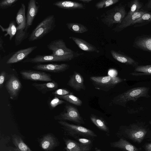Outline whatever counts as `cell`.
Here are the masks:
<instances>
[{"label":"cell","instance_id":"obj_1","mask_svg":"<svg viewBox=\"0 0 151 151\" xmlns=\"http://www.w3.org/2000/svg\"><path fill=\"white\" fill-rule=\"evenodd\" d=\"M149 88L141 87L129 89L114 97L111 100L112 104L125 107L127 103L132 101H136L141 97L149 98Z\"/></svg>","mask_w":151,"mask_h":151},{"label":"cell","instance_id":"obj_2","mask_svg":"<svg viewBox=\"0 0 151 151\" xmlns=\"http://www.w3.org/2000/svg\"><path fill=\"white\" fill-rule=\"evenodd\" d=\"M125 6L120 3L111 9L105 12L100 16L101 22L111 28L115 24L121 23L126 16Z\"/></svg>","mask_w":151,"mask_h":151},{"label":"cell","instance_id":"obj_3","mask_svg":"<svg viewBox=\"0 0 151 151\" xmlns=\"http://www.w3.org/2000/svg\"><path fill=\"white\" fill-rule=\"evenodd\" d=\"M56 26L54 15L51 14L47 16L32 31L28 38L29 41H33L42 38L54 30Z\"/></svg>","mask_w":151,"mask_h":151},{"label":"cell","instance_id":"obj_4","mask_svg":"<svg viewBox=\"0 0 151 151\" xmlns=\"http://www.w3.org/2000/svg\"><path fill=\"white\" fill-rule=\"evenodd\" d=\"M58 123L66 135L74 138L79 137L93 139L97 136L92 130L82 126L70 124L64 121H58Z\"/></svg>","mask_w":151,"mask_h":151},{"label":"cell","instance_id":"obj_5","mask_svg":"<svg viewBox=\"0 0 151 151\" xmlns=\"http://www.w3.org/2000/svg\"><path fill=\"white\" fill-rule=\"evenodd\" d=\"M48 49L52 52V55L60 57H68L73 59L84 53L74 51L68 48L64 40L58 39L52 40L47 45Z\"/></svg>","mask_w":151,"mask_h":151},{"label":"cell","instance_id":"obj_6","mask_svg":"<svg viewBox=\"0 0 151 151\" xmlns=\"http://www.w3.org/2000/svg\"><path fill=\"white\" fill-rule=\"evenodd\" d=\"M95 88L105 91H108L117 84L125 80L118 77L109 76H91L90 78Z\"/></svg>","mask_w":151,"mask_h":151},{"label":"cell","instance_id":"obj_7","mask_svg":"<svg viewBox=\"0 0 151 151\" xmlns=\"http://www.w3.org/2000/svg\"><path fill=\"white\" fill-rule=\"evenodd\" d=\"M147 133V130L142 127L135 124L128 127H120L117 133V135H122L138 143H141Z\"/></svg>","mask_w":151,"mask_h":151},{"label":"cell","instance_id":"obj_8","mask_svg":"<svg viewBox=\"0 0 151 151\" xmlns=\"http://www.w3.org/2000/svg\"><path fill=\"white\" fill-rule=\"evenodd\" d=\"M56 120L70 121L78 124H83L85 122L78 109L68 104L66 105L63 111L54 117Z\"/></svg>","mask_w":151,"mask_h":151},{"label":"cell","instance_id":"obj_9","mask_svg":"<svg viewBox=\"0 0 151 151\" xmlns=\"http://www.w3.org/2000/svg\"><path fill=\"white\" fill-rule=\"evenodd\" d=\"M24 80L33 81L50 82L52 80L51 76L44 71L31 70H23L20 71Z\"/></svg>","mask_w":151,"mask_h":151},{"label":"cell","instance_id":"obj_10","mask_svg":"<svg viewBox=\"0 0 151 151\" xmlns=\"http://www.w3.org/2000/svg\"><path fill=\"white\" fill-rule=\"evenodd\" d=\"M73 59L70 57H60L51 54L49 55H37L32 58H28L22 61L23 63H43L68 61Z\"/></svg>","mask_w":151,"mask_h":151},{"label":"cell","instance_id":"obj_11","mask_svg":"<svg viewBox=\"0 0 151 151\" xmlns=\"http://www.w3.org/2000/svg\"><path fill=\"white\" fill-rule=\"evenodd\" d=\"M5 87L11 99L17 98L22 87V84L19 79L14 74L9 75L6 81Z\"/></svg>","mask_w":151,"mask_h":151},{"label":"cell","instance_id":"obj_12","mask_svg":"<svg viewBox=\"0 0 151 151\" xmlns=\"http://www.w3.org/2000/svg\"><path fill=\"white\" fill-rule=\"evenodd\" d=\"M39 142L40 147L45 151H52L60 145L58 139L51 133L44 135Z\"/></svg>","mask_w":151,"mask_h":151},{"label":"cell","instance_id":"obj_13","mask_svg":"<svg viewBox=\"0 0 151 151\" xmlns=\"http://www.w3.org/2000/svg\"><path fill=\"white\" fill-rule=\"evenodd\" d=\"M69 67V65L66 63H50L37 64L34 66L32 68L38 70L59 73L65 71Z\"/></svg>","mask_w":151,"mask_h":151},{"label":"cell","instance_id":"obj_14","mask_svg":"<svg viewBox=\"0 0 151 151\" xmlns=\"http://www.w3.org/2000/svg\"><path fill=\"white\" fill-rule=\"evenodd\" d=\"M40 7L36 0H30L28 3L26 16V26L24 30L27 31L32 26L37 14Z\"/></svg>","mask_w":151,"mask_h":151},{"label":"cell","instance_id":"obj_15","mask_svg":"<svg viewBox=\"0 0 151 151\" xmlns=\"http://www.w3.org/2000/svg\"><path fill=\"white\" fill-rule=\"evenodd\" d=\"M37 47V46H35L18 50L8 60L6 63L8 64H13L23 60Z\"/></svg>","mask_w":151,"mask_h":151},{"label":"cell","instance_id":"obj_16","mask_svg":"<svg viewBox=\"0 0 151 151\" xmlns=\"http://www.w3.org/2000/svg\"><path fill=\"white\" fill-rule=\"evenodd\" d=\"M146 12L145 11H139L129 17H125L122 22L119 24H117L115 27L112 29V30L116 32H119L122 31L126 27L132 25L134 21L141 17Z\"/></svg>","mask_w":151,"mask_h":151},{"label":"cell","instance_id":"obj_17","mask_svg":"<svg viewBox=\"0 0 151 151\" xmlns=\"http://www.w3.org/2000/svg\"><path fill=\"white\" fill-rule=\"evenodd\" d=\"M69 77L67 83L68 85L76 91L85 90L84 78L79 73L74 71L73 74Z\"/></svg>","mask_w":151,"mask_h":151},{"label":"cell","instance_id":"obj_18","mask_svg":"<svg viewBox=\"0 0 151 151\" xmlns=\"http://www.w3.org/2000/svg\"><path fill=\"white\" fill-rule=\"evenodd\" d=\"M53 5L58 8L69 10H85L86 6L81 3L69 1H58L54 2Z\"/></svg>","mask_w":151,"mask_h":151},{"label":"cell","instance_id":"obj_19","mask_svg":"<svg viewBox=\"0 0 151 151\" xmlns=\"http://www.w3.org/2000/svg\"><path fill=\"white\" fill-rule=\"evenodd\" d=\"M69 39L72 40L81 50L87 52L99 53L100 51L95 46L80 38L70 36Z\"/></svg>","mask_w":151,"mask_h":151},{"label":"cell","instance_id":"obj_20","mask_svg":"<svg viewBox=\"0 0 151 151\" xmlns=\"http://www.w3.org/2000/svg\"><path fill=\"white\" fill-rule=\"evenodd\" d=\"M12 139L14 147H9L8 151H33L19 135L16 134L12 135Z\"/></svg>","mask_w":151,"mask_h":151},{"label":"cell","instance_id":"obj_21","mask_svg":"<svg viewBox=\"0 0 151 151\" xmlns=\"http://www.w3.org/2000/svg\"><path fill=\"white\" fill-rule=\"evenodd\" d=\"M110 53L112 57L116 61L121 63L134 66L138 65V62L131 58L125 55L120 51L111 50Z\"/></svg>","mask_w":151,"mask_h":151},{"label":"cell","instance_id":"obj_22","mask_svg":"<svg viewBox=\"0 0 151 151\" xmlns=\"http://www.w3.org/2000/svg\"><path fill=\"white\" fill-rule=\"evenodd\" d=\"M32 85L42 94H45L49 92L55 91L58 87V83L53 80L44 83H32Z\"/></svg>","mask_w":151,"mask_h":151},{"label":"cell","instance_id":"obj_23","mask_svg":"<svg viewBox=\"0 0 151 151\" xmlns=\"http://www.w3.org/2000/svg\"><path fill=\"white\" fill-rule=\"evenodd\" d=\"M134 45L138 48L151 52V35L142 36L137 37Z\"/></svg>","mask_w":151,"mask_h":151},{"label":"cell","instance_id":"obj_24","mask_svg":"<svg viewBox=\"0 0 151 151\" xmlns=\"http://www.w3.org/2000/svg\"><path fill=\"white\" fill-rule=\"evenodd\" d=\"M110 145L112 147L118 148L124 151H139L135 146L122 138L117 141L110 142Z\"/></svg>","mask_w":151,"mask_h":151},{"label":"cell","instance_id":"obj_25","mask_svg":"<svg viewBox=\"0 0 151 151\" xmlns=\"http://www.w3.org/2000/svg\"><path fill=\"white\" fill-rule=\"evenodd\" d=\"M90 118L93 123L99 129L105 132L107 136H109V129L106 121L103 118L94 114H91Z\"/></svg>","mask_w":151,"mask_h":151},{"label":"cell","instance_id":"obj_26","mask_svg":"<svg viewBox=\"0 0 151 151\" xmlns=\"http://www.w3.org/2000/svg\"><path fill=\"white\" fill-rule=\"evenodd\" d=\"M26 7L25 4L22 3L17 13L16 20L17 26V30H24L26 27V18L25 17Z\"/></svg>","mask_w":151,"mask_h":151},{"label":"cell","instance_id":"obj_27","mask_svg":"<svg viewBox=\"0 0 151 151\" xmlns=\"http://www.w3.org/2000/svg\"><path fill=\"white\" fill-rule=\"evenodd\" d=\"M66 25L69 30L76 33H83L88 30L86 26L81 23L69 22L66 23Z\"/></svg>","mask_w":151,"mask_h":151},{"label":"cell","instance_id":"obj_28","mask_svg":"<svg viewBox=\"0 0 151 151\" xmlns=\"http://www.w3.org/2000/svg\"><path fill=\"white\" fill-rule=\"evenodd\" d=\"M78 143L81 151H90L92 147L93 141L90 139L83 137H77L74 138Z\"/></svg>","mask_w":151,"mask_h":151},{"label":"cell","instance_id":"obj_29","mask_svg":"<svg viewBox=\"0 0 151 151\" xmlns=\"http://www.w3.org/2000/svg\"><path fill=\"white\" fill-rule=\"evenodd\" d=\"M0 28L2 32H6L4 35V37L9 35V40L10 41L15 35L17 31V26H16L15 21L14 20L10 22L7 27L4 28L0 24Z\"/></svg>","mask_w":151,"mask_h":151},{"label":"cell","instance_id":"obj_30","mask_svg":"<svg viewBox=\"0 0 151 151\" xmlns=\"http://www.w3.org/2000/svg\"><path fill=\"white\" fill-rule=\"evenodd\" d=\"M130 74L135 76L151 75V65L137 66Z\"/></svg>","mask_w":151,"mask_h":151},{"label":"cell","instance_id":"obj_31","mask_svg":"<svg viewBox=\"0 0 151 151\" xmlns=\"http://www.w3.org/2000/svg\"><path fill=\"white\" fill-rule=\"evenodd\" d=\"M65 147V151H81L78 143L73 140L64 138Z\"/></svg>","mask_w":151,"mask_h":151},{"label":"cell","instance_id":"obj_32","mask_svg":"<svg viewBox=\"0 0 151 151\" xmlns=\"http://www.w3.org/2000/svg\"><path fill=\"white\" fill-rule=\"evenodd\" d=\"M59 98L63 99L70 103L77 106H81L83 104L82 101L79 98L73 94H68L65 96L54 95Z\"/></svg>","mask_w":151,"mask_h":151},{"label":"cell","instance_id":"obj_33","mask_svg":"<svg viewBox=\"0 0 151 151\" xmlns=\"http://www.w3.org/2000/svg\"><path fill=\"white\" fill-rule=\"evenodd\" d=\"M29 32L24 30H17L15 35V44L16 46L20 45L29 36Z\"/></svg>","mask_w":151,"mask_h":151},{"label":"cell","instance_id":"obj_34","mask_svg":"<svg viewBox=\"0 0 151 151\" xmlns=\"http://www.w3.org/2000/svg\"><path fill=\"white\" fill-rule=\"evenodd\" d=\"M128 5L130 9L126 17H129L134 13L139 11L142 6L138 0L132 1L129 3Z\"/></svg>","mask_w":151,"mask_h":151},{"label":"cell","instance_id":"obj_35","mask_svg":"<svg viewBox=\"0 0 151 151\" xmlns=\"http://www.w3.org/2000/svg\"><path fill=\"white\" fill-rule=\"evenodd\" d=\"M119 1V0H102L96 3L95 4V7L98 9L106 8L117 3Z\"/></svg>","mask_w":151,"mask_h":151},{"label":"cell","instance_id":"obj_36","mask_svg":"<svg viewBox=\"0 0 151 151\" xmlns=\"http://www.w3.org/2000/svg\"><path fill=\"white\" fill-rule=\"evenodd\" d=\"M151 22V13L146 12L142 16L136 20L132 25L140 24L142 23H147Z\"/></svg>","mask_w":151,"mask_h":151},{"label":"cell","instance_id":"obj_37","mask_svg":"<svg viewBox=\"0 0 151 151\" xmlns=\"http://www.w3.org/2000/svg\"><path fill=\"white\" fill-rule=\"evenodd\" d=\"M18 1V0H1L0 1V9H5L11 7Z\"/></svg>","mask_w":151,"mask_h":151},{"label":"cell","instance_id":"obj_38","mask_svg":"<svg viewBox=\"0 0 151 151\" xmlns=\"http://www.w3.org/2000/svg\"><path fill=\"white\" fill-rule=\"evenodd\" d=\"M65 101L58 98L56 96L52 99L49 102V107L51 109H54L58 106L65 103Z\"/></svg>","mask_w":151,"mask_h":151},{"label":"cell","instance_id":"obj_39","mask_svg":"<svg viewBox=\"0 0 151 151\" xmlns=\"http://www.w3.org/2000/svg\"><path fill=\"white\" fill-rule=\"evenodd\" d=\"M54 95L65 96L68 94H73L70 91L65 88L57 89L52 92Z\"/></svg>","mask_w":151,"mask_h":151},{"label":"cell","instance_id":"obj_40","mask_svg":"<svg viewBox=\"0 0 151 151\" xmlns=\"http://www.w3.org/2000/svg\"><path fill=\"white\" fill-rule=\"evenodd\" d=\"M7 73L4 71H2L0 73V88H2L4 82L7 77Z\"/></svg>","mask_w":151,"mask_h":151},{"label":"cell","instance_id":"obj_41","mask_svg":"<svg viewBox=\"0 0 151 151\" xmlns=\"http://www.w3.org/2000/svg\"><path fill=\"white\" fill-rule=\"evenodd\" d=\"M109 76L112 77H116L117 72L116 70L114 69H109L108 72Z\"/></svg>","mask_w":151,"mask_h":151},{"label":"cell","instance_id":"obj_42","mask_svg":"<svg viewBox=\"0 0 151 151\" xmlns=\"http://www.w3.org/2000/svg\"><path fill=\"white\" fill-rule=\"evenodd\" d=\"M4 42L2 38V36H1L0 37V50L2 51L3 52H5V51L4 49L3 43Z\"/></svg>","mask_w":151,"mask_h":151},{"label":"cell","instance_id":"obj_43","mask_svg":"<svg viewBox=\"0 0 151 151\" xmlns=\"http://www.w3.org/2000/svg\"><path fill=\"white\" fill-rule=\"evenodd\" d=\"M146 150H151V143L146 144L145 146Z\"/></svg>","mask_w":151,"mask_h":151},{"label":"cell","instance_id":"obj_44","mask_svg":"<svg viewBox=\"0 0 151 151\" xmlns=\"http://www.w3.org/2000/svg\"><path fill=\"white\" fill-rule=\"evenodd\" d=\"M80 2L84 3H88L93 1V0H78Z\"/></svg>","mask_w":151,"mask_h":151},{"label":"cell","instance_id":"obj_45","mask_svg":"<svg viewBox=\"0 0 151 151\" xmlns=\"http://www.w3.org/2000/svg\"><path fill=\"white\" fill-rule=\"evenodd\" d=\"M147 7L151 9V0L149 1L147 4Z\"/></svg>","mask_w":151,"mask_h":151},{"label":"cell","instance_id":"obj_46","mask_svg":"<svg viewBox=\"0 0 151 151\" xmlns=\"http://www.w3.org/2000/svg\"><path fill=\"white\" fill-rule=\"evenodd\" d=\"M95 151H101L100 149H99L96 147L95 149Z\"/></svg>","mask_w":151,"mask_h":151},{"label":"cell","instance_id":"obj_47","mask_svg":"<svg viewBox=\"0 0 151 151\" xmlns=\"http://www.w3.org/2000/svg\"><path fill=\"white\" fill-rule=\"evenodd\" d=\"M150 124H151V121H149Z\"/></svg>","mask_w":151,"mask_h":151},{"label":"cell","instance_id":"obj_48","mask_svg":"<svg viewBox=\"0 0 151 151\" xmlns=\"http://www.w3.org/2000/svg\"><path fill=\"white\" fill-rule=\"evenodd\" d=\"M146 151H151V150H147Z\"/></svg>","mask_w":151,"mask_h":151}]
</instances>
